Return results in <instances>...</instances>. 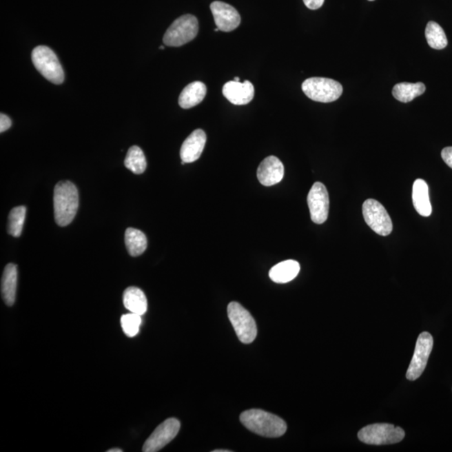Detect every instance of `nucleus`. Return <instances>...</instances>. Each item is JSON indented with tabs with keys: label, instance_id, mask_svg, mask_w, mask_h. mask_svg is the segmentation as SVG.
I'll use <instances>...</instances> for the list:
<instances>
[{
	"label": "nucleus",
	"instance_id": "9d476101",
	"mask_svg": "<svg viewBox=\"0 0 452 452\" xmlns=\"http://www.w3.org/2000/svg\"><path fill=\"white\" fill-rule=\"evenodd\" d=\"M181 429V422L177 419L170 418L163 422L155 429L153 433L146 440L143 446L144 452L161 451L167 444L176 438Z\"/></svg>",
	"mask_w": 452,
	"mask_h": 452
},
{
	"label": "nucleus",
	"instance_id": "bb28decb",
	"mask_svg": "<svg viewBox=\"0 0 452 452\" xmlns=\"http://www.w3.org/2000/svg\"><path fill=\"white\" fill-rule=\"evenodd\" d=\"M11 120L6 114H3V113H1L0 114V132H3L9 130L11 127Z\"/></svg>",
	"mask_w": 452,
	"mask_h": 452
},
{
	"label": "nucleus",
	"instance_id": "b1692460",
	"mask_svg": "<svg viewBox=\"0 0 452 452\" xmlns=\"http://www.w3.org/2000/svg\"><path fill=\"white\" fill-rule=\"evenodd\" d=\"M426 38L428 45L435 50H442L448 44L446 33L438 23L430 21L426 28Z\"/></svg>",
	"mask_w": 452,
	"mask_h": 452
},
{
	"label": "nucleus",
	"instance_id": "a878e982",
	"mask_svg": "<svg viewBox=\"0 0 452 452\" xmlns=\"http://www.w3.org/2000/svg\"><path fill=\"white\" fill-rule=\"evenodd\" d=\"M141 316L136 314H127L121 318V325H122L124 333L127 337H134L139 333L141 326Z\"/></svg>",
	"mask_w": 452,
	"mask_h": 452
},
{
	"label": "nucleus",
	"instance_id": "473e14b6",
	"mask_svg": "<svg viewBox=\"0 0 452 452\" xmlns=\"http://www.w3.org/2000/svg\"><path fill=\"white\" fill-rule=\"evenodd\" d=\"M159 49H161V50H163V49H165V46L161 45V48H159Z\"/></svg>",
	"mask_w": 452,
	"mask_h": 452
},
{
	"label": "nucleus",
	"instance_id": "20e7f679",
	"mask_svg": "<svg viewBox=\"0 0 452 452\" xmlns=\"http://www.w3.org/2000/svg\"><path fill=\"white\" fill-rule=\"evenodd\" d=\"M404 435L403 429L393 424H373L361 429L358 438L368 445L383 446L399 443Z\"/></svg>",
	"mask_w": 452,
	"mask_h": 452
},
{
	"label": "nucleus",
	"instance_id": "412c9836",
	"mask_svg": "<svg viewBox=\"0 0 452 452\" xmlns=\"http://www.w3.org/2000/svg\"><path fill=\"white\" fill-rule=\"evenodd\" d=\"M424 92H426V85L422 83H401L393 87L392 94L401 103H408L417 96H422Z\"/></svg>",
	"mask_w": 452,
	"mask_h": 452
},
{
	"label": "nucleus",
	"instance_id": "423d86ee",
	"mask_svg": "<svg viewBox=\"0 0 452 452\" xmlns=\"http://www.w3.org/2000/svg\"><path fill=\"white\" fill-rule=\"evenodd\" d=\"M198 33V22L192 14L182 15L167 30L163 43L167 46L178 48L193 41Z\"/></svg>",
	"mask_w": 452,
	"mask_h": 452
},
{
	"label": "nucleus",
	"instance_id": "c756f323",
	"mask_svg": "<svg viewBox=\"0 0 452 452\" xmlns=\"http://www.w3.org/2000/svg\"><path fill=\"white\" fill-rule=\"evenodd\" d=\"M123 450L119 449V448H113V449L108 450L107 452H122Z\"/></svg>",
	"mask_w": 452,
	"mask_h": 452
},
{
	"label": "nucleus",
	"instance_id": "4be33fe9",
	"mask_svg": "<svg viewBox=\"0 0 452 452\" xmlns=\"http://www.w3.org/2000/svg\"><path fill=\"white\" fill-rule=\"evenodd\" d=\"M125 243L128 253L132 256H138L146 251L147 237L141 231L134 228L127 229Z\"/></svg>",
	"mask_w": 452,
	"mask_h": 452
},
{
	"label": "nucleus",
	"instance_id": "c85d7f7f",
	"mask_svg": "<svg viewBox=\"0 0 452 452\" xmlns=\"http://www.w3.org/2000/svg\"><path fill=\"white\" fill-rule=\"evenodd\" d=\"M303 2L309 9L316 10L322 6L325 0H303Z\"/></svg>",
	"mask_w": 452,
	"mask_h": 452
},
{
	"label": "nucleus",
	"instance_id": "0eeeda50",
	"mask_svg": "<svg viewBox=\"0 0 452 452\" xmlns=\"http://www.w3.org/2000/svg\"><path fill=\"white\" fill-rule=\"evenodd\" d=\"M227 313L240 341L247 345L254 341L257 335V327L251 314L236 302L229 304Z\"/></svg>",
	"mask_w": 452,
	"mask_h": 452
},
{
	"label": "nucleus",
	"instance_id": "2f4dec72",
	"mask_svg": "<svg viewBox=\"0 0 452 452\" xmlns=\"http://www.w3.org/2000/svg\"><path fill=\"white\" fill-rule=\"evenodd\" d=\"M235 81H240V79L239 77H235V79H234Z\"/></svg>",
	"mask_w": 452,
	"mask_h": 452
},
{
	"label": "nucleus",
	"instance_id": "f03ea898",
	"mask_svg": "<svg viewBox=\"0 0 452 452\" xmlns=\"http://www.w3.org/2000/svg\"><path fill=\"white\" fill-rule=\"evenodd\" d=\"M79 196L75 185L70 181H61L54 187V220L60 226L72 223L75 218Z\"/></svg>",
	"mask_w": 452,
	"mask_h": 452
},
{
	"label": "nucleus",
	"instance_id": "7c9ffc66",
	"mask_svg": "<svg viewBox=\"0 0 452 452\" xmlns=\"http://www.w3.org/2000/svg\"><path fill=\"white\" fill-rule=\"evenodd\" d=\"M229 451H226V450H216V451H214V452H229Z\"/></svg>",
	"mask_w": 452,
	"mask_h": 452
},
{
	"label": "nucleus",
	"instance_id": "393cba45",
	"mask_svg": "<svg viewBox=\"0 0 452 452\" xmlns=\"http://www.w3.org/2000/svg\"><path fill=\"white\" fill-rule=\"evenodd\" d=\"M26 214L25 206H18L11 210L8 222V232L14 237L21 236Z\"/></svg>",
	"mask_w": 452,
	"mask_h": 452
},
{
	"label": "nucleus",
	"instance_id": "aec40b11",
	"mask_svg": "<svg viewBox=\"0 0 452 452\" xmlns=\"http://www.w3.org/2000/svg\"><path fill=\"white\" fill-rule=\"evenodd\" d=\"M124 307L130 313L140 316L146 313L147 309V301L144 292L138 287H130L123 292Z\"/></svg>",
	"mask_w": 452,
	"mask_h": 452
},
{
	"label": "nucleus",
	"instance_id": "7ed1b4c3",
	"mask_svg": "<svg viewBox=\"0 0 452 452\" xmlns=\"http://www.w3.org/2000/svg\"><path fill=\"white\" fill-rule=\"evenodd\" d=\"M34 68L43 76L54 84L63 83L65 74L61 62L53 50L48 46L40 45L34 48L31 54Z\"/></svg>",
	"mask_w": 452,
	"mask_h": 452
},
{
	"label": "nucleus",
	"instance_id": "6e6552de",
	"mask_svg": "<svg viewBox=\"0 0 452 452\" xmlns=\"http://www.w3.org/2000/svg\"><path fill=\"white\" fill-rule=\"evenodd\" d=\"M363 214L366 224L378 235L387 236L392 232L391 216L379 201L373 198L366 201L363 205Z\"/></svg>",
	"mask_w": 452,
	"mask_h": 452
},
{
	"label": "nucleus",
	"instance_id": "f257e3e1",
	"mask_svg": "<svg viewBox=\"0 0 452 452\" xmlns=\"http://www.w3.org/2000/svg\"><path fill=\"white\" fill-rule=\"evenodd\" d=\"M240 420L249 431L264 438H280L287 431V424L282 418L262 410L252 409L245 411Z\"/></svg>",
	"mask_w": 452,
	"mask_h": 452
},
{
	"label": "nucleus",
	"instance_id": "cd10ccee",
	"mask_svg": "<svg viewBox=\"0 0 452 452\" xmlns=\"http://www.w3.org/2000/svg\"><path fill=\"white\" fill-rule=\"evenodd\" d=\"M442 157L444 162L452 169V147H445L442 152Z\"/></svg>",
	"mask_w": 452,
	"mask_h": 452
},
{
	"label": "nucleus",
	"instance_id": "72a5a7b5",
	"mask_svg": "<svg viewBox=\"0 0 452 452\" xmlns=\"http://www.w3.org/2000/svg\"><path fill=\"white\" fill-rule=\"evenodd\" d=\"M369 1H373V0H369Z\"/></svg>",
	"mask_w": 452,
	"mask_h": 452
},
{
	"label": "nucleus",
	"instance_id": "1a4fd4ad",
	"mask_svg": "<svg viewBox=\"0 0 452 452\" xmlns=\"http://www.w3.org/2000/svg\"><path fill=\"white\" fill-rule=\"evenodd\" d=\"M433 338L431 333L424 332L419 335L414 356H413L407 373V378L409 380H415L422 375L427 367L432 349H433Z\"/></svg>",
	"mask_w": 452,
	"mask_h": 452
},
{
	"label": "nucleus",
	"instance_id": "39448f33",
	"mask_svg": "<svg viewBox=\"0 0 452 452\" xmlns=\"http://www.w3.org/2000/svg\"><path fill=\"white\" fill-rule=\"evenodd\" d=\"M302 89L309 99L323 103H333L342 94L340 83L325 77L309 78L302 83Z\"/></svg>",
	"mask_w": 452,
	"mask_h": 452
},
{
	"label": "nucleus",
	"instance_id": "2eb2a0df",
	"mask_svg": "<svg viewBox=\"0 0 452 452\" xmlns=\"http://www.w3.org/2000/svg\"><path fill=\"white\" fill-rule=\"evenodd\" d=\"M206 139L207 138L204 131L194 130L182 144L181 150L182 161L189 163L198 161L204 151Z\"/></svg>",
	"mask_w": 452,
	"mask_h": 452
},
{
	"label": "nucleus",
	"instance_id": "f3484780",
	"mask_svg": "<svg viewBox=\"0 0 452 452\" xmlns=\"http://www.w3.org/2000/svg\"><path fill=\"white\" fill-rule=\"evenodd\" d=\"M412 198L413 205L420 216L424 217L431 216L432 207L429 196V187L423 179H416L413 185Z\"/></svg>",
	"mask_w": 452,
	"mask_h": 452
},
{
	"label": "nucleus",
	"instance_id": "9b49d317",
	"mask_svg": "<svg viewBox=\"0 0 452 452\" xmlns=\"http://www.w3.org/2000/svg\"><path fill=\"white\" fill-rule=\"evenodd\" d=\"M311 219L316 224L325 223L329 216V196L325 185L316 182L307 196Z\"/></svg>",
	"mask_w": 452,
	"mask_h": 452
},
{
	"label": "nucleus",
	"instance_id": "dca6fc26",
	"mask_svg": "<svg viewBox=\"0 0 452 452\" xmlns=\"http://www.w3.org/2000/svg\"><path fill=\"white\" fill-rule=\"evenodd\" d=\"M18 271L17 265L8 264L3 271L1 282V294L8 306H13L17 297Z\"/></svg>",
	"mask_w": 452,
	"mask_h": 452
},
{
	"label": "nucleus",
	"instance_id": "f8f14e48",
	"mask_svg": "<svg viewBox=\"0 0 452 452\" xmlns=\"http://www.w3.org/2000/svg\"><path fill=\"white\" fill-rule=\"evenodd\" d=\"M217 28L223 32H231L240 24V15L235 8L221 1L210 5Z\"/></svg>",
	"mask_w": 452,
	"mask_h": 452
},
{
	"label": "nucleus",
	"instance_id": "6ab92c4d",
	"mask_svg": "<svg viewBox=\"0 0 452 452\" xmlns=\"http://www.w3.org/2000/svg\"><path fill=\"white\" fill-rule=\"evenodd\" d=\"M299 271V263L294 260H287L272 267L269 276L276 283H287L297 278Z\"/></svg>",
	"mask_w": 452,
	"mask_h": 452
},
{
	"label": "nucleus",
	"instance_id": "ddd939ff",
	"mask_svg": "<svg viewBox=\"0 0 452 452\" xmlns=\"http://www.w3.org/2000/svg\"><path fill=\"white\" fill-rule=\"evenodd\" d=\"M223 95L234 105H247L254 99V85L249 81H228L224 85Z\"/></svg>",
	"mask_w": 452,
	"mask_h": 452
},
{
	"label": "nucleus",
	"instance_id": "4468645a",
	"mask_svg": "<svg viewBox=\"0 0 452 452\" xmlns=\"http://www.w3.org/2000/svg\"><path fill=\"white\" fill-rule=\"evenodd\" d=\"M283 176V163L275 156H269L265 158L257 169V178L264 186L278 184L282 181Z\"/></svg>",
	"mask_w": 452,
	"mask_h": 452
},
{
	"label": "nucleus",
	"instance_id": "5701e85b",
	"mask_svg": "<svg viewBox=\"0 0 452 452\" xmlns=\"http://www.w3.org/2000/svg\"><path fill=\"white\" fill-rule=\"evenodd\" d=\"M124 165L135 174L144 173L147 167V161L143 150L138 146L131 147L128 150Z\"/></svg>",
	"mask_w": 452,
	"mask_h": 452
},
{
	"label": "nucleus",
	"instance_id": "a211bd4d",
	"mask_svg": "<svg viewBox=\"0 0 452 452\" xmlns=\"http://www.w3.org/2000/svg\"><path fill=\"white\" fill-rule=\"evenodd\" d=\"M207 93L205 84L201 81H194L183 90L178 97V104L182 108L189 109L197 106L205 99Z\"/></svg>",
	"mask_w": 452,
	"mask_h": 452
}]
</instances>
